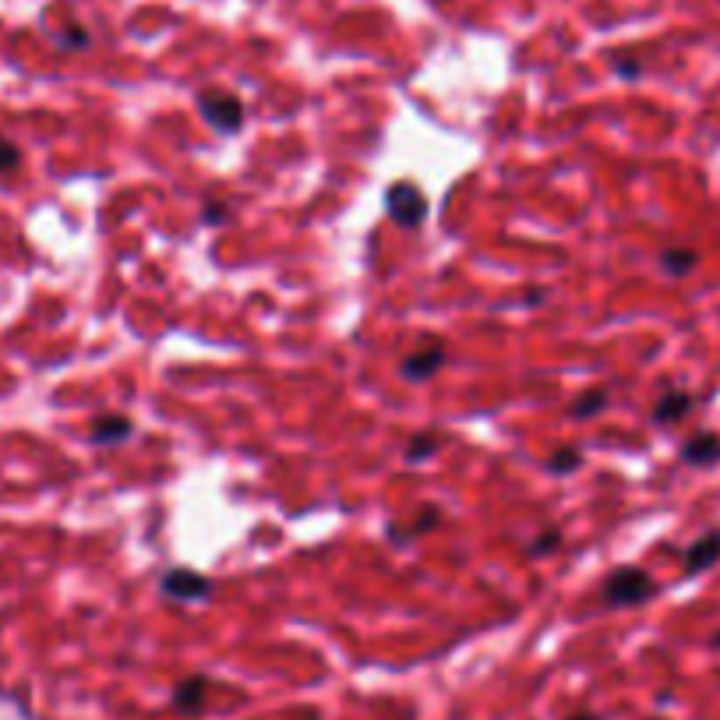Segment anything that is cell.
<instances>
[{
	"instance_id": "4fadbf2b",
	"label": "cell",
	"mask_w": 720,
	"mask_h": 720,
	"mask_svg": "<svg viewBox=\"0 0 720 720\" xmlns=\"http://www.w3.org/2000/svg\"><path fill=\"white\" fill-rule=\"evenodd\" d=\"M696 265V251L689 248H668L660 255V269L668 272V276H689V269Z\"/></svg>"
},
{
	"instance_id": "30bf717a",
	"label": "cell",
	"mask_w": 720,
	"mask_h": 720,
	"mask_svg": "<svg viewBox=\"0 0 720 720\" xmlns=\"http://www.w3.org/2000/svg\"><path fill=\"white\" fill-rule=\"evenodd\" d=\"M689 406H692V399L685 396V392L668 389L664 396L657 399V406H653V420H657V424H671V420H682L685 413H689Z\"/></svg>"
},
{
	"instance_id": "9c48e42d",
	"label": "cell",
	"mask_w": 720,
	"mask_h": 720,
	"mask_svg": "<svg viewBox=\"0 0 720 720\" xmlns=\"http://www.w3.org/2000/svg\"><path fill=\"white\" fill-rule=\"evenodd\" d=\"M205 692H209V682L205 678H188L173 689V706L180 713H198L205 706Z\"/></svg>"
},
{
	"instance_id": "e0dca14e",
	"label": "cell",
	"mask_w": 720,
	"mask_h": 720,
	"mask_svg": "<svg viewBox=\"0 0 720 720\" xmlns=\"http://www.w3.org/2000/svg\"><path fill=\"white\" fill-rule=\"evenodd\" d=\"M57 46L60 50H85V46H89V32H85L82 25H71V29H64L57 36Z\"/></svg>"
},
{
	"instance_id": "d6986e66",
	"label": "cell",
	"mask_w": 720,
	"mask_h": 720,
	"mask_svg": "<svg viewBox=\"0 0 720 720\" xmlns=\"http://www.w3.org/2000/svg\"><path fill=\"white\" fill-rule=\"evenodd\" d=\"M226 219V205H216V202H209L202 209V223L205 226H216V223H223Z\"/></svg>"
},
{
	"instance_id": "5b68a950",
	"label": "cell",
	"mask_w": 720,
	"mask_h": 720,
	"mask_svg": "<svg viewBox=\"0 0 720 720\" xmlns=\"http://www.w3.org/2000/svg\"><path fill=\"white\" fill-rule=\"evenodd\" d=\"M442 368H445V346L442 343H424V346H417V350L406 353V357L399 360V375H403L406 382H431V378H435Z\"/></svg>"
},
{
	"instance_id": "6da1fadb",
	"label": "cell",
	"mask_w": 720,
	"mask_h": 720,
	"mask_svg": "<svg viewBox=\"0 0 720 720\" xmlns=\"http://www.w3.org/2000/svg\"><path fill=\"white\" fill-rule=\"evenodd\" d=\"M600 593H604L608 608H636V604H643V600H650L657 593V586H653L650 572L636 569V565H622V569H615L604 579Z\"/></svg>"
},
{
	"instance_id": "cb8c5ba5",
	"label": "cell",
	"mask_w": 720,
	"mask_h": 720,
	"mask_svg": "<svg viewBox=\"0 0 720 720\" xmlns=\"http://www.w3.org/2000/svg\"><path fill=\"white\" fill-rule=\"evenodd\" d=\"M713 643H717V646H720V632H717V636H713Z\"/></svg>"
},
{
	"instance_id": "52a82bcc",
	"label": "cell",
	"mask_w": 720,
	"mask_h": 720,
	"mask_svg": "<svg viewBox=\"0 0 720 720\" xmlns=\"http://www.w3.org/2000/svg\"><path fill=\"white\" fill-rule=\"evenodd\" d=\"M717 558H720V533L713 530V533H703V537H699L696 544L685 551V569H689V572H703V569H710Z\"/></svg>"
},
{
	"instance_id": "7c38bea8",
	"label": "cell",
	"mask_w": 720,
	"mask_h": 720,
	"mask_svg": "<svg viewBox=\"0 0 720 720\" xmlns=\"http://www.w3.org/2000/svg\"><path fill=\"white\" fill-rule=\"evenodd\" d=\"M438 449H442V435L438 431H420L406 445V463H428V459L438 456Z\"/></svg>"
},
{
	"instance_id": "2e32d148",
	"label": "cell",
	"mask_w": 720,
	"mask_h": 720,
	"mask_svg": "<svg viewBox=\"0 0 720 720\" xmlns=\"http://www.w3.org/2000/svg\"><path fill=\"white\" fill-rule=\"evenodd\" d=\"M562 544V533L558 530H544L537 540H530V548H526V555L530 558H544V555H551V551Z\"/></svg>"
},
{
	"instance_id": "ac0fdd59",
	"label": "cell",
	"mask_w": 720,
	"mask_h": 720,
	"mask_svg": "<svg viewBox=\"0 0 720 720\" xmlns=\"http://www.w3.org/2000/svg\"><path fill=\"white\" fill-rule=\"evenodd\" d=\"M18 163H22V152H18V145L8 142V138H0V173H11Z\"/></svg>"
},
{
	"instance_id": "8fae6325",
	"label": "cell",
	"mask_w": 720,
	"mask_h": 720,
	"mask_svg": "<svg viewBox=\"0 0 720 720\" xmlns=\"http://www.w3.org/2000/svg\"><path fill=\"white\" fill-rule=\"evenodd\" d=\"M611 403V396H608V389H586L583 396H576L572 399V406H569V417L572 420H590V417H597L604 406Z\"/></svg>"
},
{
	"instance_id": "7a4b0ae2",
	"label": "cell",
	"mask_w": 720,
	"mask_h": 720,
	"mask_svg": "<svg viewBox=\"0 0 720 720\" xmlns=\"http://www.w3.org/2000/svg\"><path fill=\"white\" fill-rule=\"evenodd\" d=\"M195 106H198V113H202L205 124H209L212 131H219V135H237V131L244 128V103H240L233 92L205 89V92H198Z\"/></svg>"
},
{
	"instance_id": "8992f818",
	"label": "cell",
	"mask_w": 720,
	"mask_h": 720,
	"mask_svg": "<svg viewBox=\"0 0 720 720\" xmlns=\"http://www.w3.org/2000/svg\"><path fill=\"white\" fill-rule=\"evenodd\" d=\"M135 435V424L128 417H120V413H103V417L92 420V431H89V442L92 445H120L128 442Z\"/></svg>"
},
{
	"instance_id": "5bb4252c",
	"label": "cell",
	"mask_w": 720,
	"mask_h": 720,
	"mask_svg": "<svg viewBox=\"0 0 720 720\" xmlns=\"http://www.w3.org/2000/svg\"><path fill=\"white\" fill-rule=\"evenodd\" d=\"M579 463H583V452L579 449H558L548 456V473H555V477H569V473L579 470Z\"/></svg>"
},
{
	"instance_id": "603a6c76",
	"label": "cell",
	"mask_w": 720,
	"mask_h": 720,
	"mask_svg": "<svg viewBox=\"0 0 720 720\" xmlns=\"http://www.w3.org/2000/svg\"><path fill=\"white\" fill-rule=\"evenodd\" d=\"M300 720H318V717H315V713H308V717H300Z\"/></svg>"
},
{
	"instance_id": "44dd1931",
	"label": "cell",
	"mask_w": 720,
	"mask_h": 720,
	"mask_svg": "<svg viewBox=\"0 0 720 720\" xmlns=\"http://www.w3.org/2000/svg\"><path fill=\"white\" fill-rule=\"evenodd\" d=\"M544 297H548L544 290H533V293H526V304H530V308H537V304H540Z\"/></svg>"
},
{
	"instance_id": "ffe728a7",
	"label": "cell",
	"mask_w": 720,
	"mask_h": 720,
	"mask_svg": "<svg viewBox=\"0 0 720 720\" xmlns=\"http://www.w3.org/2000/svg\"><path fill=\"white\" fill-rule=\"evenodd\" d=\"M615 68H618V75H622V78H636V75H639V64H636V60H618Z\"/></svg>"
},
{
	"instance_id": "9a60e30c",
	"label": "cell",
	"mask_w": 720,
	"mask_h": 720,
	"mask_svg": "<svg viewBox=\"0 0 720 720\" xmlns=\"http://www.w3.org/2000/svg\"><path fill=\"white\" fill-rule=\"evenodd\" d=\"M438 523H442V512H438L435 505H428V509L420 512V519H413V526L406 530V544H410V540H417V537H424V533H431Z\"/></svg>"
},
{
	"instance_id": "7402d4cb",
	"label": "cell",
	"mask_w": 720,
	"mask_h": 720,
	"mask_svg": "<svg viewBox=\"0 0 720 720\" xmlns=\"http://www.w3.org/2000/svg\"><path fill=\"white\" fill-rule=\"evenodd\" d=\"M565 720H600V717H593V713H572V717H565Z\"/></svg>"
},
{
	"instance_id": "3957f363",
	"label": "cell",
	"mask_w": 720,
	"mask_h": 720,
	"mask_svg": "<svg viewBox=\"0 0 720 720\" xmlns=\"http://www.w3.org/2000/svg\"><path fill=\"white\" fill-rule=\"evenodd\" d=\"M385 212L396 226L403 230H417L424 219H428V198L417 184L410 180H396L389 191H385Z\"/></svg>"
},
{
	"instance_id": "ba28073f",
	"label": "cell",
	"mask_w": 720,
	"mask_h": 720,
	"mask_svg": "<svg viewBox=\"0 0 720 720\" xmlns=\"http://www.w3.org/2000/svg\"><path fill=\"white\" fill-rule=\"evenodd\" d=\"M682 459L692 466H713L720 459V438L717 435H696L682 445Z\"/></svg>"
},
{
	"instance_id": "277c9868",
	"label": "cell",
	"mask_w": 720,
	"mask_h": 720,
	"mask_svg": "<svg viewBox=\"0 0 720 720\" xmlns=\"http://www.w3.org/2000/svg\"><path fill=\"white\" fill-rule=\"evenodd\" d=\"M159 586H163V593L170 600H184V604L205 600L212 593V579L198 569H170L163 579H159Z\"/></svg>"
}]
</instances>
